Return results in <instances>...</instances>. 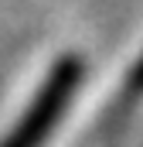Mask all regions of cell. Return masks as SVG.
I'll return each instance as SVG.
<instances>
[{"label":"cell","instance_id":"1","mask_svg":"<svg viewBox=\"0 0 143 147\" xmlns=\"http://www.w3.org/2000/svg\"><path fill=\"white\" fill-rule=\"evenodd\" d=\"M82 79H85V62L75 51L61 55L48 69V75L41 79V86L31 96V103L24 106V113L3 134L0 147H44L48 137L55 134V127L65 120V113H68Z\"/></svg>","mask_w":143,"mask_h":147},{"label":"cell","instance_id":"2","mask_svg":"<svg viewBox=\"0 0 143 147\" xmlns=\"http://www.w3.org/2000/svg\"><path fill=\"white\" fill-rule=\"evenodd\" d=\"M123 96H126V99H140L143 96V55L130 65V72L123 79Z\"/></svg>","mask_w":143,"mask_h":147}]
</instances>
